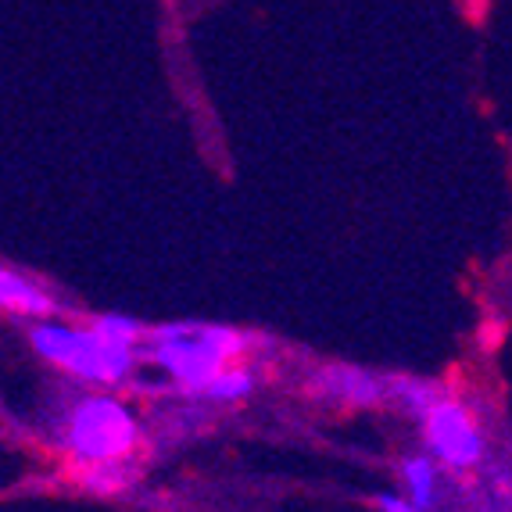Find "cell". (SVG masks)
<instances>
[{
  "label": "cell",
  "mask_w": 512,
  "mask_h": 512,
  "mask_svg": "<svg viewBox=\"0 0 512 512\" xmlns=\"http://www.w3.org/2000/svg\"><path fill=\"white\" fill-rule=\"evenodd\" d=\"M51 441L69 466L129 462L144 444V423L133 405L115 391L86 387L51 423Z\"/></svg>",
  "instance_id": "obj_1"
},
{
  "label": "cell",
  "mask_w": 512,
  "mask_h": 512,
  "mask_svg": "<svg viewBox=\"0 0 512 512\" xmlns=\"http://www.w3.org/2000/svg\"><path fill=\"white\" fill-rule=\"evenodd\" d=\"M137 459L129 462H94V466H72V477L86 495H122L137 484Z\"/></svg>",
  "instance_id": "obj_9"
},
{
  "label": "cell",
  "mask_w": 512,
  "mask_h": 512,
  "mask_svg": "<svg viewBox=\"0 0 512 512\" xmlns=\"http://www.w3.org/2000/svg\"><path fill=\"white\" fill-rule=\"evenodd\" d=\"M441 462L423 448V452H409L398 462V477H402V495L423 512H434L441 502Z\"/></svg>",
  "instance_id": "obj_7"
},
{
  "label": "cell",
  "mask_w": 512,
  "mask_h": 512,
  "mask_svg": "<svg viewBox=\"0 0 512 512\" xmlns=\"http://www.w3.org/2000/svg\"><path fill=\"white\" fill-rule=\"evenodd\" d=\"M376 512H423L419 505H412L402 491H384L376 498Z\"/></svg>",
  "instance_id": "obj_11"
},
{
  "label": "cell",
  "mask_w": 512,
  "mask_h": 512,
  "mask_svg": "<svg viewBox=\"0 0 512 512\" xmlns=\"http://www.w3.org/2000/svg\"><path fill=\"white\" fill-rule=\"evenodd\" d=\"M416 427L423 434V448L441 462L444 470L470 473L480 470V462L487 459V437L480 430V419L473 416V409L452 387L437 398L434 409L419 419Z\"/></svg>",
  "instance_id": "obj_4"
},
{
  "label": "cell",
  "mask_w": 512,
  "mask_h": 512,
  "mask_svg": "<svg viewBox=\"0 0 512 512\" xmlns=\"http://www.w3.org/2000/svg\"><path fill=\"white\" fill-rule=\"evenodd\" d=\"M0 305L8 316L29 319V323H43V319H58L61 305L54 298V291L43 280L29 276L26 269L4 265L0 269Z\"/></svg>",
  "instance_id": "obj_6"
},
{
  "label": "cell",
  "mask_w": 512,
  "mask_h": 512,
  "mask_svg": "<svg viewBox=\"0 0 512 512\" xmlns=\"http://www.w3.org/2000/svg\"><path fill=\"white\" fill-rule=\"evenodd\" d=\"M444 391H448V387H444L441 380L398 373V376H391V387H387V405H391L394 412H402L405 419H412V423H419V419L434 409V402Z\"/></svg>",
  "instance_id": "obj_8"
},
{
  "label": "cell",
  "mask_w": 512,
  "mask_h": 512,
  "mask_svg": "<svg viewBox=\"0 0 512 512\" xmlns=\"http://www.w3.org/2000/svg\"><path fill=\"white\" fill-rule=\"evenodd\" d=\"M251 337L222 323H162L147 330L144 359L187 398H205L226 366L248 355Z\"/></svg>",
  "instance_id": "obj_2"
},
{
  "label": "cell",
  "mask_w": 512,
  "mask_h": 512,
  "mask_svg": "<svg viewBox=\"0 0 512 512\" xmlns=\"http://www.w3.org/2000/svg\"><path fill=\"white\" fill-rule=\"evenodd\" d=\"M29 348L36 359H43L51 369L65 373L69 380L83 387H104V391H119L133 380L144 348L111 341L108 333L97 330L94 323H65V319H43L29 323Z\"/></svg>",
  "instance_id": "obj_3"
},
{
  "label": "cell",
  "mask_w": 512,
  "mask_h": 512,
  "mask_svg": "<svg viewBox=\"0 0 512 512\" xmlns=\"http://www.w3.org/2000/svg\"><path fill=\"white\" fill-rule=\"evenodd\" d=\"M391 376L355 362H323L308 376V394L330 409H380L387 405Z\"/></svg>",
  "instance_id": "obj_5"
},
{
  "label": "cell",
  "mask_w": 512,
  "mask_h": 512,
  "mask_svg": "<svg viewBox=\"0 0 512 512\" xmlns=\"http://www.w3.org/2000/svg\"><path fill=\"white\" fill-rule=\"evenodd\" d=\"M255 387H258L255 369L244 366V362H233V366H226L212 380V387L205 391V402H212V405H240V402H248L251 394H255Z\"/></svg>",
  "instance_id": "obj_10"
}]
</instances>
